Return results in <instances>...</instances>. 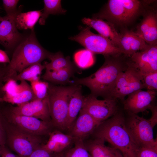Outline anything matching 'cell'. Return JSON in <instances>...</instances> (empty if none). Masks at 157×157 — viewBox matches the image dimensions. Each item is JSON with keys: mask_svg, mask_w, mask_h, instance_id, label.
Segmentation results:
<instances>
[{"mask_svg": "<svg viewBox=\"0 0 157 157\" xmlns=\"http://www.w3.org/2000/svg\"><path fill=\"white\" fill-rule=\"evenodd\" d=\"M104 57V63L96 72L85 78H74L73 84L86 86L90 90V94L97 97L113 98L119 75L126 70L132 62L130 56L122 53Z\"/></svg>", "mask_w": 157, "mask_h": 157, "instance_id": "cell-1", "label": "cell"}, {"mask_svg": "<svg viewBox=\"0 0 157 157\" xmlns=\"http://www.w3.org/2000/svg\"><path fill=\"white\" fill-rule=\"evenodd\" d=\"M110 143L124 157H135L138 147L126 126L125 117L118 110L112 117L100 123L91 135Z\"/></svg>", "mask_w": 157, "mask_h": 157, "instance_id": "cell-2", "label": "cell"}, {"mask_svg": "<svg viewBox=\"0 0 157 157\" xmlns=\"http://www.w3.org/2000/svg\"><path fill=\"white\" fill-rule=\"evenodd\" d=\"M153 1L109 0L92 18L106 20L115 26L127 28L141 15Z\"/></svg>", "mask_w": 157, "mask_h": 157, "instance_id": "cell-3", "label": "cell"}, {"mask_svg": "<svg viewBox=\"0 0 157 157\" xmlns=\"http://www.w3.org/2000/svg\"><path fill=\"white\" fill-rule=\"evenodd\" d=\"M51 53L40 45L34 31H32L15 48L10 62L6 65L9 80L28 67L49 59Z\"/></svg>", "mask_w": 157, "mask_h": 157, "instance_id": "cell-4", "label": "cell"}, {"mask_svg": "<svg viewBox=\"0 0 157 157\" xmlns=\"http://www.w3.org/2000/svg\"><path fill=\"white\" fill-rule=\"evenodd\" d=\"M79 85L57 86L49 83L47 98L51 122L54 127L62 132L66 131L69 102Z\"/></svg>", "mask_w": 157, "mask_h": 157, "instance_id": "cell-5", "label": "cell"}, {"mask_svg": "<svg viewBox=\"0 0 157 157\" xmlns=\"http://www.w3.org/2000/svg\"><path fill=\"white\" fill-rule=\"evenodd\" d=\"M69 39L78 42L94 54H100L104 56L122 53L110 40L92 32L88 26L83 28L78 34Z\"/></svg>", "mask_w": 157, "mask_h": 157, "instance_id": "cell-6", "label": "cell"}, {"mask_svg": "<svg viewBox=\"0 0 157 157\" xmlns=\"http://www.w3.org/2000/svg\"><path fill=\"white\" fill-rule=\"evenodd\" d=\"M3 122L8 145L19 157H28L41 145L40 136L26 133L12 124L6 125Z\"/></svg>", "mask_w": 157, "mask_h": 157, "instance_id": "cell-7", "label": "cell"}, {"mask_svg": "<svg viewBox=\"0 0 157 157\" xmlns=\"http://www.w3.org/2000/svg\"><path fill=\"white\" fill-rule=\"evenodd\" d=\"M3 116L9 122L20 130L40 136L49 134L54 127L51 122L44 121L31 117L19 115L11 111L8 107L1 110Z\"/></svg>", "mask_w": 157, "mask_h": 157, "instance_id": "cell-8", "label": "cell"}, {"mask_svg": "<svg viewBox=\"0 0 157 157\" xmlns=\"http://www.w3.org/2000/svg\"><path fill=\"white\" fill-rule=\"evenodd\" d=\"M128 113V116L125 118L126 126L138 147L157 146V140L154 137V128L149 119Z\"/></svg>", "mask_w": 157, "mask_h": 157, "instance_id": "cell-9", "label": "cell"}, {"mask_svg": "<svg viewBox=\"0 0 157 157\" xmlns=\"http://www.w3.org/2000/svg\"><path fill=\"white\" fill-rule=\"evenodd\" d=\"M117 100L113 98L99 100L90 94L84 97L82 109L100 124L118 110Z\"/></svg>", "mask_w": 157, "mask_h": 157, "instance_id": "cell-10", "label": "cell"}, {"mask_svg": "<svg viewBox=\"0 0 157 157\" xmlns=\"http://www.w3.org/2000/svg\"><path fill=\"white\" fill-rule=\"evenodd\" d=\"M144 89L138 72L132 63L124 72L119 75L113 93V98L122 101L125 97L136 91Z\"/></svg>", "mask_w": 157, "mask_h": 157, "instance_id": "cell-11", "label": "cell"}, {"mask_svg": "<svg viewBox=\"0 0 157 157\" xmlns=\"http://www.w3.org/2000/svg\"><path fill=\"white\" fill-rule=\"evenodd\" d=\"M148 5L142 15V18L135 32L147 44L157 45V12L156 8Z\"/></svg>", "mask_w": 157, "mask_h": 157, "instance_id": "cell-12", "label": "cell"}, {"mask_svg": "<svg viewBox=\"0 0 157 157\" xmlns=\"http://www.w3.org/2000/svg\"><path fill=\"white\" fill-rule=\"evenodd\" d=\"M16 114L35 117L40 120L51 122L47 97L42 99H35L16 106L8 107Z\"/></svg>", "mask_w": 157, "mask_h": 157, "instance_id": "cell-13", "label": "cell"}, {"mask_svg": "<svg viewBox=\"0 0 157 157\" xmlns=\"http://www.w3.org/2000/svg\"><path fill=\"white\" fill-rule=\"evenodd\" d=\"M156 90H140L128 95L123 101L124 109L128 113L137 114L149 109L153 104Z\"/></svg>", "mask_w": 157, "mask_h": 157, "instance_id": "cell-14", "label": "cell"}, {"mask_svg": "<svg viewBox=\"0 0 157 157\" xmlns=\"http://www.w3.org/2000/svg\"><path fill=\"white\" fill-rule=\"evenodd\" d=\"M91 116L82 109L69 130L68 134L75 141H83L88 138L100 124Z\"/></svg>", "mask_w": 157, "mask_h": 157, "instance_id": "cell-15", "label": "cell"}, {"mask_svg": "<svg viewBox=\"0 0 157 157\" xmlns=\"http://www.w3.org/2000/svg\"><path fill=\"white\" fill-rule=\"evenodd\" d=\"M133 67L138 72L145 74L157 71V45H151L130 56Z\"/></svg>", "mask_w": 157, "mask_h": 157, "instance_id": "cell-16", "label": "cell"}, {"mask_svg": "<svg viewBox=\"0 0 157 157\" xmlns=\"http://www.w3.org/2000/svg\"><path fill=\"white\" fill-rule=\"evenodd\" d=\"M17 14L6 15L2 17L1 22L0 32L2 45L7 51L14 50L22 40V35L15 25V19Z\"/></svg>", "mask_w": 157, "mask_h": 157, "instance_id": "cell-17", "label": "cell"}, {"mask_svg": "<svg viewBox=\"0 0 157 157\" xmlns=\"http://www.w3.org/2000/svg\"><path fill=\"white\" fill-rule=\"evenodd\" d=\"M118 47L123 54L131 56L135 53L148 48L147 44L135 32L127 28L121 29Z\"/></svg>", "mask_w": 157, "mask_h": 157, "instance_id": "cell-18", "label": "cell"}, {"mask_svg": "<svg viewBox=\"0 0 157 157\" xmlns=\"http://www.w3.org/2000/svg\"><path fill=\"white\" fill-rule=\"evenodd\" d=\"M82 21L84 24L96 30L99 35L110 40L118 47L120 33L113 24L99 18H84Z\"/></svg>", "mask_w": 157, "mask_h": 157, "instance_id": "cell-19", "label": "cell"}, {"mask_svg": "<svg viewBox=\"0 0 157 157\" xmlns=\"http://www.w3.org/2000/svg\"><path fill=\"white\" fill-rule=\"evenodd\" d=\"M49 135L48 141L43 147L53 154L63 152L74 144L75 141L72 136L58 129L52 131Z\"/></svg>", "mask_w": 157, "mask_h": 157, "instance_id": "cell-20", "label": "cell"}, {"mask_svg": "<svg viewBox=\"0 0 157 157\" xmlns=\"http://www.w3.org/2000/svg\"><path fill=\"white\" fill-rule=\"evenodd\" d=\"M84 98L82 94L81 86L79 85L72 95L69 102L66 125V131H68L69 130L77 118L82 108Z\"/></svg>", "mask_w": 157, "mask_h": 157, "instance_id": "cell-21", "label": "cell"}, {"mask_svg": "<svg viewBox=\"0 0 157 157\" xmlns=\"http://www.w3.org/2000/svg\"><path fill=\"white\" fill-rule=\"evenodd\" d=\"M74 71V67L56 71L45 70L40 78L53 84L64 85L71 83L70 79L73 76Z\"/></svg>", "mask_w": 157, "mask_h": 157, "instance_id": "cell-22", "label": "cell"}, {"mask_svg": "<svg viewBox=\"0 0 157 157\" xmlns=\"http://www.w3.org/2000/svg\"><path fill=\"white\" fill-rule=\"evenodd\" d=\"M42 10H34L26 13H20L17 15L15 19L17 29H30L34 31V26L40 17Z\"/></svg>", "mask_w": 157, "mask_h": 157, "instance_id": "cell-23", "label": "cell"}, {"mask_svg": "<svg viewBox=\"0 0 157 157\" xmlns=\"http://www.w3.org/2000/svg\"><path fill=\"white\" fill-rule=\"evenodd\" d=\"M20 82V91L14 96L4 97L3 98L4 102L18 105L34 100V95L31 85L26 81Z\"/></svg>", "mask_w": 157, "mask_h": 157, "instance_id": "cell-24", "label": "cell"}, {"mask_svg": "<svg viewBox=\"0 0 157 157\" xmlns=\"http://www.w3.org/2000/svg\"><path fill=\"white\" fill-rule=\"evenodd\" d=\"M45 69L44 65L38 63L32 65L24 69L20 72L12 77L10 79L17 82L22 81L30 82L39 80L42 70Z\"/></svg>", "mask_w": 157, "mask_h": 157, "instance_id": "cell-25", "label": "cell"}, {"mask_svg": "<svg viewBox=\"0 0 157 157\" xmlns=\"http://www.w3.org/2000/svg\"><path fill=\"white\" fill-rule=\"evenodd\" d=\"M49 59L50 60V62H45L44 64L46 70L56 71L74 67L70 61V57H65L62 53L60 51L55 53H51Z\"/></svg>", "mask_w": 157, "mask_h": 157, "instance_id": "cell-26", "label": "cell"}, {"mask_svg": "<svg viewBox=\"0 0 157 157\" xmlns=\"http://www.w3.org/2000/svg\"><path fill=\"white\" fill-rule=\"evenodd\" d=\"M44 6L38 22L41 25L45 24L46 20L50 14H64L67 10L63 9L61 1L60 0H44Z\"/></svg>", "mask_w": 157, "mask_h": 157, "instance_id": "cell-27", "label": "cell"}, {"mask_svg": "<svg viewBox=\"0 0 157 157\" xmlns=\"http://www.w3.org/2000/svg\"><path fill=\"white\" fill-rule=\"evenodd\" d=\"M83 144L92 157H104L105 141L102 139L88 138L83 141Z\"/></svg>", "mask_w": 157, "mask_h": 157, "instance_id": "cell-28", "label": "cell"}, {"mask_svg": "<svg viewBox=\"0 0 157 157\" xmlns=\"http://www.w3.org/2000/svg\"><path fill=\"white\" fill-rule=\"evenodd\" d=\"M74 58L76 65L82 69L89 68L94 62V54L86 49L77 51L74 54Z\"/></svg>", "mask_w": 157, "mask_h": 157, "instance_id": "cell-29", "label": "cell"}, {"mask_svg": "<svg viewBox=\"0 0 157 157\" xmlns=\"http://www.w3.org/2000/svg\"><path fill=\"white\" fill-rule=\"evenodd\" d=\"M73 147L64 152L65 157H92L85 147L83 141H75Z\"/></svg>", "mask_w": 157, "mask_h": 157, "instance_id": "cell-30", "label": "cell"}, {"mask_svg": "<svg viewBox=\"0 0 157 157\" xmlns=\"http://www.w3.org/2000/svg\"><path fill=\"white\" fill-rule=\"evenodd\" d=\"M30 83V85L35 96L34 100L42 99L47 97L49 82L39 80Z\"/></svg>", "mask_w": 157, "mask_h": 157, "instance_id": "cell-31", "label": "cell"}, {"mask_svg": "<svg viewBox=\"0 0 157 157\" xmlns=\"http://www.w3.org/2000/svg\"><path fill=\"white\" fill-rule=\"evenodd\" d=\"M138 72L144 89L157 91V71L145 74Z\"/></svg>", "mask_w": 157, "mask_h": 157, "instance_id": "cell-32", "label": "cell"}, {"mask_svg": "<svg viewBox=\"0 0 157 157\" xmlns=\"http://www.w3.org/2000/svg\"><path fill=\"white\" fill-rule=\"evenodd\" d=\"M21 89L19 84H18L17 82L12 79H10L3 85V90L4 94L3 97L14 96L18 94L20 91Z\"/></svg>", "mask_w": 157, "mask_h": 157, "instance_id": "cell-33", "label": "cell"}, {"mask_svg": "<svg viewBox=\"0 0 157 157\" xmlns=\"http://www.w3.org/2000/svg\"><path fill=\"white\" fill-rule=\"evenodd\" d=\"M135 157H157V146L138 147L136 151Z\"/></svg>", "mask_w": 157, "mask_h": 157, "instance_id": "cell-34", "label": "cell"}, {"mask_svg": "<svg viewBox=\"0 0 157 157\" xmlns=\"http://www.w3.org/2000/svg\"><path fill=\"white\" fill-rule=\"evenodd\" d=\"M3 6L6 15H16L19 12L17 9V5L19 1L18 0H3Z\"/></svg>", "mask_w": 157, "mask_h": 157, "instance_id": "cell-35", "label": "cell"}, {"mask_svg": "<svg viewBox=\"0 0 157 157\" xmlns=\"http://www.w3.org/2000/svg\"><path fill=\"white\" fill-rule=\"evenodd\" d=\"M6 65L0 67V97L2 98L4 94L3 90V83L8 81Z\"/></svg>", "mask_w": 157, "mask_h": 157, "instance_id": "cell-36", "label": "cell"}, {"mask_svg": "<svg viewBox=\"0 0 157 157\" xmlns=\"http://www.w3.org/2000/svg\"><path fill=\"white\" fill-rule=\"evenodd\" d=\"M53 154L47 151L41 145L35 150L28 157H53Z\"/></svg>", "mask_w": 157, "mask_h": 157, "instance_id": "cell-37", "label": "cell"}, {"mask_svg": "<svg viewBox=\"0 0 157 157\" xmlns=\"http://www.w3.org/2000/svg\"><path fill=\"white\" fill-rule=\"evenodd\" d=\"M151 111L152 114L151 117L149 119L152 126L154 128L157 123V108L154 104L149 109Z\"/></svg>", "mask_w": 157, "mask_h": 157, "instance_id": "cell-38", "label": "cell"}, {"mask_svg": "<svg viewBox=\"0 0 157 157\" xmlns=\"http://www.w3.org/2000/svg\"><path fill=\"white\" fill-rule=\"evenodd\" d=\"M2 115L0 111V145H3L4 144V136L5 132L3 121Z\"/></svg>", "mask_w": 157, "mask_h": 157, "instance_id": "cell-39", "label": "cell"}, {"mask_svg": "<svg viewBox=\"0 0 157 157\" xmlns=\"http://www.w3.org/2000/svg\"><path fill=\"white\" fill-rule=\"evenodd\" d=\"M1 157H19L17 155H15L7 149L3 145L2 146Z\"/></svg>", "mask_w": 157, "mask_h": 157, "instance_id": "cell-40", "label": "cell"}, {"mask_svg": "<svg viewBox=\"0 0 157 157\" xmlns=\"http://www.w3.org/2000/svg\"><path fill=\"white\" fill-rule=\"evenodd\" d=\"M10 60L6 52L0 49V65L9 63Z\"/></svg>", "mask_w": 157, "mask_h": 157, "instance_id": "cell-41", "label": "cell"}, {"mask_svg": "<svg viewBox=\"0 0 157 157\" xmlns=\"http://www.w3.org/2000/svg\"><path fill=\"white\" fill-rule=\"evenodd\" d=\"M104 157H114L112 147L105 146L104 148Z\"/></svg>", "mask_w": 157, "mask_h": 157, "instance_id": "cell-42", "label": "cell"}, {"mask_svg": "<svg viewBox=\"0 0 157 157\" xmlns=\"http://www.w3.org/2000/svg\"><path fill=\"white\" fill-rule=\"evenodd\" d=\"M114 157H124L118 150L113 147Z\"/></svg>", "mask_w": 157, "mask_h": 157, "instance_id": "cell-43", "label": "cell"}, {"mask_svg": "<svg viewBox=\"0 0 157 157\" xmlns=\"http://www.w3.org/2000/svg\"><path fill=\"white\" fill-rule=\"evenodd\" d=\"M53 157H65L63 152L59 153H54Z\"/></svg>", "mask_w": 157, "mask_h": 157, "instance_id": "cell-44", "label": "cell"}, {"mask_svg": "<svg viewBox=\"0 0 157 157\" xmlns=\"http://www.w3.org/2000/svg\"><path fill=\"white\" fill-rule=\"evenodd\" d=\"M2 17H0V24L1 21L2 20ZM0 44L2 45V43L1 36V35H0Z\"/></svg>", "mask_w": 157, "mask_h": 157, "instance_id": "cell-45", "label": "cell"}, {"mask_svg": "<svg viewBox=\"0 0 157 157\" xmlns=\"http://www.w3.org/2000/svg\"><path fill=\"white\" fill-rule=\"evenodd\" d=\"M3 99L2 98L0 97V103L3 102Z\"/></svg>", "mask_w": 157, "mask_h": 157, "instance_id": "cell-46", "label": "cell"}, {"mask_svg": "<svg viewBox=\"0 0 157 157\" xmlns=\"http://www.w3.org/2000/svg\"><path fill=\"white\" fill-rule=\"evenodd\" d=\"M3 145H0V157H1V147Z\"/></svg>", "mask_w": 157, "mask_h": 157, "instance_id": "cell-47", "label": "cell"}]
</instances>
